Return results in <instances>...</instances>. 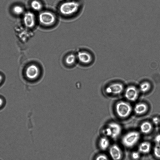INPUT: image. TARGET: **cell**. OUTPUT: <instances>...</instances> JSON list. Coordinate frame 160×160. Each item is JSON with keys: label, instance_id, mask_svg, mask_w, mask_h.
I'll use <instances>...</instances> for the list:
<instances>
[{"label": "cell", "instance_id": "6da1fadb", "mask_svg": "<svg viewBox=\"0 0 160 160\" xmlns=\"http://www.w3.org/2000/svg\"><path fill=\"white\" fill-rule=\"evenodd\" d=\"M140 133L137 131H131L127 132L122 137L121 140L123 145L127 148L134 146L139 140Z\"/></svg>", "mask_w": 160, "mask_h": 160}, {"label": "cell", "instance_id": "7a4b0ae2", "mask_svg": "<svg viewBox=\"0 0 160 160\" xmlns=\"http://www.w3.org/2000/svg\"><path fill=\"white\" fill-rule=\"evenodd\" d=\"M79 4L78 2L71 1L64 2L59 8L60 12L64 15H70L76 13L78 10Z\"/></svg>", "mask_w": 160, "mask_h": 160}, {"label": "cell", "instance_id": "3957f363", "mask_svg": "<svg viewBox=\"0 0 160 160\" xmlns=\"http://www.w3.org/2000/svg\"><path fill=\"white\" fill-rule=\"evenodd\" d=\"M38 18L40 23L45 26L52 25L55 22L56 20L54 15L48 11L41 12L38 15Z\"/></svg>", "mask_w": 160, "mask_h": 160}, {"label": "cell", "instance_id": "277c9868", "mask_svg": "<svg viewBox=\"0 0 160 160\" xmlns=\"http://www.w3.org/2000/svg\"><path fill=\"white\" fill-rule=\"evenodd\" d=\"M116 109L118 116L121 118H126L129 116L132 111L130 105L126 102L121 101L117 103Z\"/></svg>", "mask_w": 160, "mask_h": 160}, {"label": "cell", "instance_id": "5b68a950", "mask_svg": "<svg viewBox=\"0 0 160 160\" xmlns=\"http://www.w3.org/2000/svg\"><path fill=\"white\" fill-rule=\"evenodd\" d=\"M40 73V70L38 67L34 64L29 65L26 68V76L29 79H35L38 77Z\"/></svg>", "mask_w": 160, "mask_h": 160}, {"label": "cell", "instance_id": "8992f818", "mask_svg": "<svg viewBox=\"0 0 160 160\" xmlns=\"http://www.w3.org/2000/svg\"><path fill=\"white\" fill-rule=\"evenodd\" d=\"M109 152L113 160H120L122 157V154L121 150L116 144H113L110 147Z\"/></svg>", "mask_w": 160, "mask_h": 160}, {"label": "cell", "instance_id": "52a82bcc", "mask_svg": "<svg viewBox=\"0 0 160 160\" xmlns=\"http://www.w3.org/2000/svg\"><path fill=\"white\" fill-rule=\"evenodd\" d=\"M123 90V87L121 84L116 83H113L106 88V92L109 94H119Z\"/></svg>", "mask_w": 160, "mask_h": 160}, {"label": "cell", "instance_id": "ba28073f", "mask_svg": "<svg viewBox=\"0 0 160 160\" xmlns=\"http://www.w3.org/2000/svg\"><path fill=\"white\" fill-rule=\"evenodd\" d=\"M23 21L26 26L28 28H32L35 23V16L32 12H27L24 15Z\"/></svg>", "mask_w": 160, "mask_h": 160}, {"label": "cell", "instance_id": "9c48e42d", "mask_svg": "<svg viewBox=\"0 0 160 160\" xmlns=\"http://www.w3.org/2000/svg\"><path fill=\"white\" fill-rule=\"evenodd\" d=\"M138 92L137 88L133 86L128 87L125 93L126 98L128 100L133 101L136 100L138 96Z\"/></svg>", "mask_w": 160, "mask_h": 160}, {"label": "cell", "instance_id": "30bf717a", "mask_svg": "<svg viewBox=\"0 0 160 160\" xmlns=\"http://www.w3.org/2000/svg\"><path fill=\"white\" fill-rule=\"evenodd\" d=\"M108 126L110 128L112 132L111 138L114 139L117 138L121 132V126L117 123L112 122L109 123Z\"/></svg>", "mask_w": 160, "mask_h": 160}, {"label": "cell", "instance_id": "8fae6325", "mask_svg": "<svg viewBox=\"0 0 160 160\" xmlns=\"http://www.w3.org/2000/svg\"><path fill=\"white\" fill-rule=\"evenodd\" d=\"M77 56L78 60L82 64H88L92 60L91 55L86 52H79L78 53Z\"/></svg>", "mask_w": 160, "mask_h": 160}, {"label": "cell", "instance_id": "7c38bea8", "mask_svg": "<svg viewBox=\"0 0 160 160\" xmlns=\"http://www.w3.org/2000/svg\"><path fill=\"white\" fill-rule=\"evenodd\" d=\"M151 148V145L148 141H144L142 142L139 145L138 151L141 153L146 154L150 151Z\"/></svg>", "mask_w": 160, "mask_h": 160}, {"label": "cell", "instance_id": "4fadbf2b", "mask_svg": "<svg viewBox=\"0 0 160 160\" xmlns=\"http://www.w3.org/2000/svg\"><path fill=\"white\" fill-rule=\"evenodd\" d=\"M152 129V124L149 122L146 121L142 123L140 126V131L144 134L150 132Z\"/></svg>", "mask_w": 160, "mask_h": 160}, {"label": "cell", "instance_id": "5bb4252c", "mask_svg": "<svg viewBox=\"0 0 160 160\" xmlns=\"http://www.w3.org/2000/svg\"><path fill=\"white\" fill-rule=\"evenodd\" d=\"M148 109L146 105L143 103H139L136 104L134 107L135 112L138 114H142L145 113Z\"/></svg>", "mask_w": 160, "mask_h": 160}, {"label": "cell", "instance_id": "9a60e30c", "mask_svg": "<svg viewBox=\"0 0 160 160\" xmlns=\"http://www.w3.org/2000/svg\"><path fill=\"white\" fill-rule=\"evenodd\" d=\"M110 141L107 137L104 136L102 137L99 141V146L100 148L103 150H105L109 146Z\"/></svg>", "mask_w": 160, "mask_h": 160}, {"label": "cell", "instance_id": "2e32d148", "mask_svg": "<svg viewBox=\"0 0 160 160\" xmlns=\"http://www.w3.org/2000/svg\"><path fill=\"white\" fill-rule=\"evenodd\" d=\"M31 6L32 8L34 10L39 11L42 8V5L40 2L37 0L32 1L31 3Z\"/></svg>", "mask_w": 160, "mask_h": 160}, {"label": "cell", "instance_id": "e0dca14e", "mask_svg": "<svg viewBox=\"0 0 160 160\" xmlns=\"http://www.w3.org/2000/svg\"><path fill=\"white\" fill-rule=\"evenodd\" d=\"M13 13L16 15H20L24 12V10L22 7L20 5H16L12 9Z\"/></svg>", "mask_w": 160, "mask_h": 160}, {"label": "cell", "instance_id": "ac0fdd59", "mask_svg": "<svg viewBox=\"0 0 160 160\" xmlns=\"http://www.w3.org/2000/svg\"><path fill=\"white\" fill-rule=\"evenodd\" d=\"M76 60V58L75 55L73 54H70L66 57L65 61L67 64L70 65L73 64Z\"/></svg>", "mask_w": 160, "mask_h": 160}, {"label": "cell", "instance_id": "d6986e66", "mask_svg": "<svg viewBox=\"0 0 160 160\" xmlns=\"http://www.w3.org/2000/svg\"><path fill=\"white\" fill-rule=\"evenodd\" d=\"M150 88V85L148 82H145L142 83L140 86V90L143 92L148 91Z\"/></svg>", "mask_w": 160, "mask_h": 160}, {"label": "cell", "instance_id": "ffe728a7", "mask_svg": "<svg viewBox=\"0 0 160 160\" xmlns=\"http://www.w3.org/2000/svg\"><path fill=\"white\" fill-rule=\"evenodd\" d=\"M153 153L156 158H160V144L159 143L156 145L154 146Z\"/></svg>", "mask_w": 160, "mask_h": 160}, {"label": "cell", "instance_id": "44dd1931", "mask_svg": "<svg viewBox=\"0 0 160 160\" xmlns=\"http://www.w3.org/2000/svg\"><path fill=\"white\" fill-rule=\"evenodd\" d=\"M103 133L105 136L106 137H111L112 135V132L108 126L104 129L103 131Z\"/></svg>", "mask_w": 160, "mask_h": 160}, {"label": "cell", "instance_id": "7402d4cb", "mask_svg": "<svg viewBox=\"0 0 160 160\" xmlns=\"http://www.w3.org/2000/svg\"><path fill=\"white\" fill-rule=\"evenodd\" d=\"M132 158L134 160H138L140 157V152L138 151L133 152L131 154Z\"/></svg>", "mask_w": 160, "mask_h": 160}, {"label": "cell", "instance_id": "603a6c76", "mask_svg": "<svg viewBox=\"0 0 160 160\" xmlns=\"http://www.w3.org/2000/svg\"><path fill=\"white\" fill-rule=\"evenodd\" d=\"M95 160H109L108 157L104 154H100L96 158Z\"/></svg>", "mask_w": 160, "mask_h": 160}, {"label": "cell", "instance_id": "cb8c5ba5", "mask_svg": "<svg viewBox=\"0 0 160 160\" xmlns=\"http://www.w3.org/2000/svg\"><path fill=\"white\" fill-rule=\"evenodd\" d=\"M152 121L154 123L156 124H157L160 122V120L157 117L154 118L153 119Z\"/></svg>", "mask_w": 160, "mask_h": 160}, {"label": "cell", "instance_id": "d4e9b609", "mask_svg": "<svg viewBox=\"0 0 160 160\" xmlns=\"http://www.w3.org/2000/svg\"><path fill=\"white\" fill-rule=\"evenodd\" d=\"M156 142L158 143L160 142V135H157L155 138Z\"/></svg>", "mask_w": 160, "mask_h": 160}, {"label": "cell", "instance_id": "484cf974", "mask_svg": "<svg viewBox=\"0 0 160 160\" xmlns=\"http://www.w3.org/2000/svg\"><path fill=\"white\" fill-rule=\"evenodd\" d=\"M3 101L2 99L0 98V107L2 106L3 104Z\"/></svg>", "mask_w": 160, "mask_h": 160}, {"label": "cell", "instance_id": "4316f807", "mask_svg": "<svg viewBox=\"0 0 160 160\" xmlns=\"http://www.w3.org/2000/svg\"><path fill=\"white\" fill-rule=\"evenodd\" d=\"M2 77L1 75H0V83L2 80Z\"/></svg>", "mask_w": 160, "mask_h": 160}]
</instances>
